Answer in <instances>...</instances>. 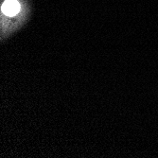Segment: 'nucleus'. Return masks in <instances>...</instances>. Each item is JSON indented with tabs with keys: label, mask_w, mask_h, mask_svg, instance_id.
Returning <instances> with one entry per match:
<instances>
[{
	"label": "nucleus",
	"mask_w": 158,
	"mask_h": 158,
	"mask_svg": "<svg viewBox=\"0 0 158 158\" xmlns=\"http://www.w3.org/2000/svg\"><path fill=\"white\" fill-rule=\"evenodd\" d=\"M1 10L7 16H13L20 10V4L16 0H6L1 7Z\"/></svg>",
	"instance_id": "obj_1"
}]
</instances>
